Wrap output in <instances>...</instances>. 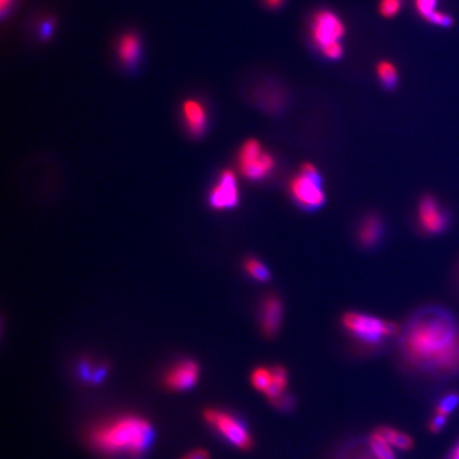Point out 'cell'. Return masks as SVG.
I'll list each match as a JSON object with an SVG mask.
<instances>
[{"mask_svg":"<svg viewBox=\"0 0 459 459\" xmlns=\"http://www.w3.org/2000/svg\"><path fill=\"white\" fill-rule=\"evenodd\" d=\"M399 335L400 354L408 367L429 375L459 373V321L448 308H420Z\"/></svg>","mask_w":459,"mask_h":459,"instance_id":"6da1fadb","label":"cell"},{"mask_svg":"<svg viewBox=\"0 0 459 459\" xmlns=\"http://www.w3.org/2000/svg\"><path fill=\"white\" fill-rule=\"evenodd\" d=\"M153 439L150 423L142 416L127 414L104 421L89 433L94 448L103 454L125 455L137 458Z\"/></svg>","mask_w":459,"mask_h":459,"instance_id":"7a4b0ae2","label":"cell"},{"mask_svg":"<svg viewBox=\"0 0 459 459\" xmlns=\"http://www.w3.org/2000/svg\"><path fill=\"white\" fill-rule=\"evenodd\" d=\"M346 33L344 21L329 8L316 11L310 19V40L325 59L333 61L341 59L344 53L341 40Z\"/></svg>","mask_w":459,"mask_h":459,"instance_id":"3957f363","label":"cell"},{"mask_svg":"<svg viewBox=\"0 0 459 459\" xmlns=\"http://www.w3.org/2000/svg\"><path fill=\"white\" fill-rule=\"evenodd\" d=\"M344 329L366 346H376L386 338L400 333V327L391 321L382 320L372 314L348 312L341 318Z\"/></svg>","mask_w":459,"mask_h":459,"instance_id":"277c9868","label":"cell"},{"mask_svg":"<svg viewBox=\"0 0 459 459\" xmlns=\"http://www.w3.org/2000/svg\"><path fill=\"white\" fill-rule=\"evenodd\" d=\"M289 191L295 204L306 212H314L325 203L322 176L312 164L301 166L300 174L291 180Z\"/></svg>","mask_w":459,"mask_h":459,"instance_id":"5b68a950","label":"cell"},{"mask_svg":"<svg viewBox=\"0 0 459 459\" xmlns=\"http://www.w3.org/2000/svg\"><path fill=\"white\" fill-rule=\"evenodd\" d=\"M240 171L249 180L261 181L267 178L276 167V159L261 147L259 140H246L238 152Z\"/></svg>","mask_w":459,"mask_h":459,"instance_id":"8992f818","label":"cell"},{"mask_svg":"<svg viewBox=\"0 0 459 459\" xmlns=\"http://www.w3.org/2000/svg\"><path fill=\"white\" fill-rule=\"evenodd\" d=\"M204 419L210 426L214 427L225 439L236 448L242 450H248L252 448V437L246 424L240 419L236 418L230 412L215 408L206 409L204 412Z\"/></svg>","mask_w":459,"mask_h":459,"instance_id":"52a82bcc","label":"cell"},{"mask_svg":"<svg viewBox=\"0 0 459 459\" xmlns=\"http://www.w3.org/2000/svg\"><path fill=\"white\" fill-rule=\"evenodd\" d=\"M418 221L425 233L438 235L446 231L450 218L448 212L434 196L425 195L419 201Z\"/></svg>","mask_w":459,"mask_h":459,"instance_id":"ba28073f","label":"cell"},{"mask_svg":"<svg viewBox=\"0 0 459 459\" xmlns=\"http://www.w3.org/2000/svg\"><path fill=\"white\" fill-rule=\"evenodd\" d=\"M208 203L214 210H231L239 203L237 178L232 170H223L208 195Z\"/></svg>","mask_w":459,"mask_h":459,"instance_id":"9c48e42d","label":"cell"},{"mask_svg":"<svg viewBox=\"0 0 459 459\" xmlns=\"http://www.w3.org/2000/svg\"><path fill=\"white\" fill-rule=\"evenodd\" d=\"M181 115L189 135L199 137L205 133L208 123V110L199 99H185L181 106Z\"/></svg>","mask_w":459,"mask_h":459,"instance_id":"30bf717a","label":"cell"},{"mask_svg":"<svg viewBox=\"0 0 459 459\" xmlns=\"http://www.w3.org/2000/svg\"><path fill=\"white\" fill-rule=\"evenodd\" d=\"M199 376V367L197 363L191 359L180 361L164 378V384L174 391L187 390L197 382Z\"/></svg>","mask_w":459,"mask_h":459,"instance_id":"8fae6325","label":"cell"},{"mask_svg":"<svg viewBox=\"0 0 459 459\" xmlns=\"http://www.w3.org/2000/svg\"><path fill=\"white\" fill-rule=\"evenodd\" d=\"M142 53L140 36L135 32L128 31L119 36L116 44V55L121 66L132 69L137 66Z\"/></svg>","mask_w":459,"mask_h":459,"instance_id":"7c38bea8","label":"cell"},{"mask_svg":"<svg viewBox=\"0 0 459 459\" xmlns=\"http://www.w3.org/2000/svg\"><path fill=\"white\" fill-rule=\"evenodd\" d=\"M261 327L264 335L271 338L280 329L283 317V303L280 298L269 295L264 298L261 304Z\"/></svg>","mask_w":459,"mask_h":459,"instance_id":"4fadbf2b","label":"cell"},{"mask_svg":"<svg viewBox=\"0 0 459 459\" xmlns=\"http://www.w3.org/2000/svg\"><path fill=\"white\" fill-rule=\"evenodd\" d=\"M384 221L378 214H369L359 225L357 237L363 246H374L384 235Z\"/></svg>","mask_w":459,"mask_h":459,"instance_id":"5bb4252c","label":"cell"},{"mask_svg":"<svg viewBox=\"0 0 459 459\" xmlns=\"http://www.w3.org/2000/svg\"><path fill=\"white\" fill-rule=\"evenodd\" d=\"M374 431L391 446L400 450H408L414 446V440L408 434L397 431L393 427L380 426Z\"/></svg>","mask_w":459,"mask_h":459,"instance_id":"9a60e30c","label":"cell"},{"mask_svg":"<svg viewBox=\"0 0 459 459\" xmlns=\"http://www.w3.org/2000/svg\"><path fill=\"white\" fill-rule=\"evenodd\" d=\"M335 459H378L368 442L351 441L338 452Z\"/></svg>","mask_w":459,"mask_h":459,"instance_id":"2e32d148","label":"cell"},{"mask_svg":"<svg viewBox=\"0 0 459 459\" xmlns=\"http://www.w3.org/2000/svg\"><path fill=\"white\" fill-rule=\"evenodd\" d=\"M376 74L380 84L387 91H393L399 83V72L392 62L382 60L376 65Z\"/></svg>","mask_w":459,"mask_h":459,"instance_id":"e0dca14e","label":"cell"},{"mask_svg":"<svg viewBox=\"0 0 459 459\" xmlns=\"http://www.w3.org/2000/svg\"><path fill=\"white\" fill-rule=\"evenodd\" d=\"M368 443H369L370 448H371L372 453H373L376 458L395 459V452L391 448L392 446L388 443L386 440L382 439L375 431L370 436Z\"/></svg>","mask_w":459,"mask_h":459,"instance_id":"ac0fdd59","label":"cell"},{"mask_svg":"<svg viewBox=\"0 0 459 459\" xmlns=\"http://www.w3.org/2000/svg\"><path fill=\"white\" fill-rule=\"evenodd\" d=\"M244 267L251 278L259 282H267L271 276L269 268L256 257H248L244 261Z\"/></svg>","mask_w":459,"mask_h":459,"instance_id":"d6986e66","label":"cell"},{"mask_svg":"<svg viewBox=\"0 0 459 459\" xmlns=\"http://www.w3.org/2000/svg\"><path fill=\"white\" fill-rule=\"evenodd\" d=\"M459 406V391L452 390L444 393L435 406V412L450 416Z\"/></svg>","mask_w":459,"mask_h":459,"instance_id":"ffe728a7","label":"cell"},{"mask_svg":"<svg viewBox=\"0 0 459 459\" xmlns=\"http://www.w3.org/2000/svg\"><path fill=\"white\" fill-rule=\"evenodd\" d=\"M272 382L270 368L257 367L251 373V382L256 390L265 392Z\"/></svg>","mask_w":459,"mask_h":459,"instance_id":"44dd1931","label":"cell"},{"mask_svg":"<svg viewBox=\"0 0 459 459\" xmlns=\"http://www.w3.org/2000/svg\"><path fill=\"white\" fill-rule=\"evenodd\" d=\"M404 0H380L378 12L385 18H393L403 8Z\"/></svg>","mask_w":459,"mask_h":459,"instance_id":"7402d4cb","label":"cell"},{"mask_svg":"<svg viewBox=\"0 0 459 459\" xmlns=\"http://www.w3.org/2000/svg\"><path fill=\"white\" fill-rule=\"evenodd\" d=\"M438 1L439 0H414V8L419 16L427 21L429 17L438 11Z\"/></svg>","mask_w":459,"mask_h":459,"instance_id":"603a6c76","label":"cell"},{"mask_svg":"<svg viewBox=\"0 0 459 459\" xmlns=\"http://www.w3.org/2000/svg\"><path fill=\"white\" fill-rule=\"evenodd\" d=\"M426 23H431V25L435 26V27L450 29V28H453L455 26V18L453 15L443 12V11L438 10L429 17Z\"/></svg>","mask_w":459,"mask_h":459,"instance_id":"cb8c5ba5","label":"cell"},{"mask_svg":"<svg viewBox=\"0 0 459 459\" xmlns=\"http://www.w3.org/2000/svg\"><path fill=\"white\" fill-rule=\"evenodd\" d=\"M270 403L272 404L273 407L278 408L282 412H289V410L295 407V400L290 393L284 391L282 395H278L276 399L270 400Z\"/></svg>","mask_w":459,"mask_h":459,"instance_id":"d4e9b609","label":"cell"},{"mask_svg":"<svg viewBox=\"0 0 459 459\" xmlns=\"http://www.w3.org/2000/svg\"><path fill=\"white\" fill-rule=\"evenodd\" d=\"M271 370L272 382L276 386L285 390L287 387V370L283 366L274 365L270 367Z\"/></svg>","mask_w":459,"mask_h":459,"instance_id":"484cf974","label":"cell"},{"mask_svg":"<svg viewBox=\"0 0 459 459\" xmlns=\"http://www.w3.org/2000/svg\"><path fill=\"white\" fill-rule=\"evenodd\" d=\"M448 416H443V414L434 412V416L429 419L427 427H429V429L431 433H440V431H442V429L446 426V422H448Z\"/></svg>","mask_w":459,"mask_h":459,"instance_id":"4316f807","label":"cell"},{"mask_svg":"<svg viewBox=\"0 0 459 459\" xmlns=\"http://www.w3.org/2000/svg\"><path fill=\"white\" fill-rule=\"evenodd\" d=\"M53 28H55V23H53V19H46V21H42L40 26V34L42 40H47V38H50L51 34H52Z\"/></svg>","mask_w":459,"mask_h":459,"instance_id":"83f0119b","label":"cell"},{"mask_svg":"<svg viewBox=\"0 0 459 459\" xmlns=\"http://www.w3.org/2000/svg\"><path fill=\"white\" fill-rule=\"evenodd\" d=\"M15 0H0V11H1L2 18L6 16L12 10Z\"/></svg>","mask_w":459,"mask_h":459,"instance_id":"f1b7e54d","label":"cell"},{"mask_svg":"<svg viewBox=\"0 0 459 459\" xmlns=\"http://www.w3.org/2000/svg\"><path fill=\"white\" fill-rule=\"evenodd\" d=\"M185 459H210V456L205 450H195L189 453Z\"/></svg>","mask_w":459,"mask_h":459,"instance_id":"f546056e","label":"cell"},{"mask_svg":"<svg viewBox=\"0 0 459 459\" xmlns=\"http://www.w3.org/2000/svg\"><path fill=\"white\" fill-rule=\"evenodd\" d=\"M264 6L269 10H278L282 8L285 0H263Z\"/></svg>","mask_w":459,"mask_h":459,"instance_id":"4dcf8cb0","label":"cell"},{"mask_svg":"<svg viewBox=\"0 0 459 459\" xmlns=\"http://www.w3.org/2000/svg\"><path fill=\"white\" fill-rule=\"evenodd\" d=\"M446 459H459V439L457 440L456 443L450 448Z\"/></svg>","mask_w":459,"mask_h":459,"instance_id":"1f68e13d","label":"cell"}]
</instances>
